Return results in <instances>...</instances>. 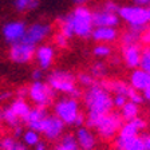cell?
I'll return each instance as SVG.
<instances>
[{
    "mask_svg": "<svg viewBox=\"0 0 150 150\" xmlns=\"http://www.w3.org/2000/svg\"><path fill=\"white\" fill-rule=\"evenodd\" d=\"M83 102L87 109L84 123L90 129H94L98 119L111 112L114 107L111 93L99 82L86 88V91L83 93Z\"/></svg>",
    "mask_w": 150,
    "mask_h": 150,
    "instance_id": "cell-1",
    "label": "cell"
},
{
    "mask_svg": "<svg viewBox=\"0 0 150 150\" xmlns=\"http://www.w3.org/2000/svg\"><path fill=\"white\" fill-rule=\"evenodd\" d=\"M54 114L58 115L66 125L81 127L86 122V115L81 111V106L76 98L70 95L62 97L54 102Z\"/></svg>",
    "mask_w": 150,
    "mask_h": 150,
    "instance_id": "cell-2",
    "label": "cell"
},
{
    "mask_svg": "<svg viewBox=\"0 0 150 150\" xmlns=\"http://www.w3.org/2000/svg\"><path fill=\"white\" fill-rule=\"evenodd\" d=\"M76 81L78 79H76V76H74V74L69 71H63V70L52 71L47 78V83L56 93H63L66 95L79 99L81 97H83V93L76 86Z\"/></svg>",
    "mask_w": 150,
    "mask_h": 150,
    "instance_id": "cell-3",
    "label": "cell"
},
{
    "mask_svg": "<svg viewBox=\"0 0 150 150\" xmlns=\"http://www.w3.org/2000/svg\"><path fill=\"white\" fill-rule=\"evenodd\" d=\"M66 18L71 24L75 36L84 39L93 35V31L95 28L93 22V12L86 6H78Z\"/></svg>",
    "mask_w": 150,
    "mask_h": 150,
    "instance_id": "cell-4",
    "label": "cell"
},
{
    "mask_svg": "<svg viewBox=\"0 0 150 150\" xmlns=\"http://www.w3.org/2000/svg\"><path fill=\"white\" fill-rule=\"evenodd\" d=\"M119 18L125 20L129 24V27L137 28L139 31H145L147 28V23L150 22L149 8L142 6H126L121 7L118 12Z\"/></svg>",
    "mask_w": 150,
    "mask_h": 150,
    "instance_id": "cell-5",
    "label": "cell"
},
{
    "mask_svg": "<svg viewBox=\"0 0 150 150\" xmlns=\"http://www.w3.org/2000/svg\"><path fill=\"white\" fill-rule=\"evenodd\" d=\"M56 91L48 83L42 81H34L28 86V99L39 107H48L54 103Z\"/></svg>",
    "mask_w": 150,
    "mask_h": 150,
    "instance_id": "cell-6",
    "label": "cell"
},
{
    "mask_svg": "<svg viewBox=\"0 0 150 150\" xmlns=\"http://www.w3.org/2000/svg\"><path fill=\"white\" fill-rule=\"evenodd\" d=\"M122 125H123V118L119 112H109L106 115L100 117L97 121L94 129L98 133L102 139H112L119 133Z\"/></svg>",
    "mask_w": 150,
    "mask_h": 150,
    "instance_id": "cell-7",
    "label": "cell"
},
{
    "mask_svg": "<svg viewBox=\"0 0 150 150\" xmlns=\"http://www.w3.org/2000/svg\"><path fill=\"white\" fill-rule=\"evenodd\" d=\"M35 54H36L35 46L27 43L24 40L11 44V48H9V58H11L12 62L18 63V64L30 63L35 58Z\"/></svg>",
    "mask_w": 150,
    "mask_h": 150,
    "instance_id": "cell-8",
    "label": "cell"
},
{
    "mask_svg": "<svg viewBox=\"0 0 150 150\" xmlns=\"http://www.w3.org/2000/svg\"><path fill=\"white\" fill-rule=\"evenodd\" d=\"M64 127L66 123L59 118L58 115L52 114V115H48L44 122L43 126V131L42 134L44 135V138L51 142H56L63 134H64Z\"/></svg>",
    "mask_w": 150,
    "mask_h": 150,
    "instance_id": "cell-9",
    "label": "cell"
},
{
    "mask_svg": "<svg viewBox=\"0 0 150 150\" xmlns=\"http://www.w3.org/2000/svg\"><path fill=\"white\" fill-rule=\"evenodd\" d=\"M27 25L24 22H9L7 23L3 27V36L6 39L7 43L9 44H15L22 42L25 36V32H27Z\"/></svg>",
    "mask_w": 150,
    "mask_h": 150,
    "instance_id": "cell-10",
    "label": "cell"
},
{
    "mask_svg": "<svg viewBox=\"0 0 150 150\" xmlns=\"http://www.w3.org/2000/svg\"><path fill=\"white\" fill-rule=\"evenodd\" d=\"M50 34H51L50 24H46V23H34V24H31L27 28V32H25V36L23 40L30 44L36 46L38 43L43 42Z\"/></svg>",
    "mask_w": 150,
    "mask_h": 150,
    "instance_id": "cell-11",
    "label": "cell"
},
{
    "mask_svg": "<svg viewBox=\"0 0 150 150\" xmlns=\"http://www.w3.org/2000/svg\"><path fill=\"white\" fill-rule=\"evenodd\" d=\"M48 115H50V114H48L46 107H39V106L31 107V111L28 112L24 123L27 125L28 129L42 133V131H43L44 122H46V119Z\"/></svg>",
    "mask_w": 150,
    "mask_h": 150,
    "instance_id": "cell-12",
    "label": "cell"
},
{
    "mask_svg": "<svg viewBox=\"0 0 150 150\" xmlns=\"http://www.w3.org/2000/svg\"><path fill=\"white\" fill-rule=\"evenodd\" d=\"M142 48L139 43L129 44V46H122V60L129 69H139L141 58H142Z\"/></svg>",
    "mask_w": 150,
    "mask_h": 150,
    "instance_id": "cell-13",
    "label": "cell"
},
{
    "mask_svg": "<svg viewBox=\"0 0 150 150\" xmlns=\"http://www.w3.org/2000/svg\"><path fill=\"white\" fill-rule=\"evenodd\" d=\"M75 137H76V141H78L79 146H81V150H94L98 144L95 134H94L93 131H91V129L87 127V126L76 127Z\"/></svg>",
    "mask_w": 150,
    "mask_h": 150,
    "instance_id": "cell-14",
    "label": "cell"
},
{
    "mask_svg": "<svg viewBox=\"0 0 150 150\" xmlns=\"http://www.w3.org/2000/svg\"><path fill=\"white\" fill-rule=\"evenodd\" d=\"M115 150H146L144 144V138L139 135L135 137H121L117 135L114 139Z\"/></svg>",
    "mask_w": 150,
    "mask_h": 150,
    "instance_id": "cell-15",
    "label": "cell"
},
{
    "mask_svg": "<svg viewBox=\"0 0 150 150\" xmlns=\"http://www.w3.org/2000/svg\"><path fill=\"white\" fill-rule=\"evenodd\" d=\"M35 59L38 62L39 69L42 70H48L52 66L54 59H55V50L50 44H42L40 47L36 48V54H35Z\"/></svg>",
    "mask_w": 150,
    "mask_h": 150,
    "instance_id": "cell-16",
    "label": "cell"
},
{
    "mask_svg": "<svg viewBox=\"0 0 150 150\" xmlns=\"http://www.w3.org/2000/svg\"><path fill=\"white\" fill-rule=\"evenodd\" d=\"M146 126H147L146 121L144 118H141V117H137V118L131 119V121L125 122L122 125L118 135H121V137H135L142 130H145Z\"/></svg>",
    "mask_w": 150,
    "mask_h": 150,
    "instance_id": "cell-17",
    "label": "cell"
},
{
    "mask_svg": "<svg viewBox=\"0 0 150 150\" xmlns=\"http://www.w3.org/2000/svg\"><path fill=\"white\" fill-rule=\"evenodd\" d=\"M93 22L95 27H115L119 23V15L100 9L93 12Z\"/></svg>",
    "mask_w": 150,
    "mask_h": 150,
    "instance_id": "cell-18",
    "label": "cell"
},
{
    "mask_svg": "<svg viewBox=\"0 0 150 150\" xmlns=\"http://www.w3.org/2000/svg\"><path fill=\"white\" fill-rule=\"evenodd\" d=\"M130 86L138 91H145L147 87H150V74L142 69L133 70L130 75Z\"/></svg>",
    "mask_w": 150,
    "mask_h": 150,
    "instance_id": "cell-19",
    "label": "cell"
},
{
    "mask_svg": "<svg viewBox=\"0 0 150 150\" xmlns=\"http://www.w3.org/2000/svg\"><path fill=\"white\" fill-rule=\"evenodd\" d=\"M91 38L100 43H110L118 38V31L115 27H95Z\"/></svg>",
    "mask_w": 150,
    "mask_h": 150,
    "instance_id": "cell-20",
    "label": "cell"
},
{
    "mask_svg": "<svg viewBox=\"0 0 150 150\" xmlns=\"http://www.w3.org/2000/svg\"><path fill=\"white\" fill-rule=\"evenodd\" d=\"M54 150H81V146L76 141L75 134L66 133L55 142Z\"/></svg>",
    "mask_w": 150,
    "mask_h": 150,
    "instance_id": "cell-21",
    "label": "cell"
},
{
    "mask_svg": "<svg viewBox=\"0 0 150 150\" xmlns=\"http://www.w3.org/2000/svg\"><path fill=\"white\" fill-rule=\"evenodd\" d=\"M0 150H28V146L15 135H3L0 137Z\"/></svg>",
    "mask_w": 150,
    "mask_h": 150,
    "instance_id": "cell-22",
    "label": "cell"
},
{
    "mask_svg": "<svg viewBox=\"0 0 150 150\" xmlns=\"http://www.w3.org/2000/svg\"><path fill=\"white\" fill-rule=\"evenodd\" d=\"M0 112H1V119H3V122L6 123L7 126H9L12 130L13 129H16V127H19V126H23L22 125L23 121L12 111V109L9 107V105L4 106L3 109L0 110Z\"/></svg>",
    "mask_w": 150,
    "mask_h": 150,
    "instance_id": "cell-23",
    "label": "cell"
},
{
    "mask_svg": "<svg viewBox=\"0 0 150 150\" xmlns=\"http://www.w3.org/2000/svg\"><path fill=\"white\" fill-rule=\"evenodd\" d=\"M9 107L12 109V111L15 112L19 118L22 119L23 123H24L25 118H27L28 112L31 111V107H30V105H28L27 100L23 99V98H16L15 100H12V102L9 103Z\"/></svg>",
    "mask_w": 150,
    "mask_h": 150,
    "instance_id": "cell-24",
    "label": "cell"
},
{
    "mask_svg": "<svg viewBox=\"0 0 150 150\" xmlns=\"http://www.w3.org/2000/svg\"><path fill=\"white\" fill-rule=\"evenodd\" d=\"M138 114H139V105L131 102V100H129L125 106L121 109V115H122V118H123L125 122L137 118Z\"/></svg>",
    "mask_w": 150,
    "mask_h": 150,
    "instance_id": "cell-25",
    "label": "cell"
},
{
    "mask_svg": "<svg viewBox=\"0 0 150 150\" xmlns=\"http://www.w3.org/2000/svg\"><path fill=\"white\" fill-rule=\"evenodd\" d=\"M142 32H144V31H139V30H137V28H131L130 27L121 38L122 46H129V44H137V43H139Z\"/></svg>",
    "mask_w": 150,
    "mask_h": 150,
    "instance_id": "cell-26",
    "label": "cell"
},
{
    "mask_svg": "<svg viewBox=\"0 0 150 150\" xmlns=\"http://www.w3.org/2000/svg\"><path fill=\"white\" fill-rule=\"evenodd\" d=\"M22 141L24 142L27 146H36L39 142H40V133L39 131H35V130H31L28 129L23 133L22 135Z\"/></svg>",
    "mask_w": 150,
    "mask_h": 150,
    "instance_id": "cell-27",
    "label": "cell"
},
{
    "mask_svg": "<svg viewBox=\"0 0 150 150\" xmlns=\"http://www.w3.org/2000/svg\"><path fill=\"white\" fill-rule=\"evenodd\" d=\"M76 79H78L79 84L82 87H86V88L91 87L94 83H97V79L91 75V72H79Z\"/></svg>",
    "mask_w": 150,
    "mask_h": 150,
    "instance_id": "cell-28",
    "label": "cell"
},
{
    "mask_svg": "<svg viewBox=\"0 0 150 150\" xmlns=\"http://www.w3.org/2000/svg\"><path fill=\"white\" fill-rule=\"evenodd\" d=\"M90 72L95 79L105 78V75H106V66H105V63H102V62L94 63V64L91 66Z\"/></svg>",
    "mask_w": 150,
    "mask_h": 150,
    "instance_id": "cell-29",
    "label": "cell"
},
{
    "mask_svg": "<svg viewBox=\"0 0 150 150\" xmlns=\"http://www.w3.org/2000/svg\"><path fill=\"white\" fill-rule=\"evenodd\" d=\"M93 54L97 58H109L111 55V48L107 44H98V46L94 47Z\"/></svg>",
    "mask_w": 150,
    "mask_h": 150,
    "instance_id": "cell-30",
    "label": "cell"
},
{
    "mask_svg": "<svg viewBox=\"0 0 150 150\" xmlns=\"http://www.w3.org/2000/svg\"><path fill=\"white\" fill-rule=\"evenodd\" d=\"M139 69L145 70L150 74V47H145L142 51V58H141V66Z\"/></svg>",
    "mask_w": 150,
    "mask_h": 150,
    "instance_id": "cell-31",
    "label": "cell"
},
{
    "mask_svg": "<svg viewBox=\"0 0 150 150\" xmlns=\"http://www.w3.org/2000/svg\"><path fill=\"white\" fill-rule=\"evenodd\" d=\"M38 4V0H16L15 1V7L19 11H25V9L34 8Z\"/></svg>",
    "mask_w": 150,
    "mask_h": 150,
    "instance_id": "cell-32",
    "label": "cell"
},
{
    "mask_svg": "<svg viewBox=\"0 0 150 150\" xmlns=\"http://www.w3.org/2000/svg\"><path fill=\"white\" fill-rule=\"evenodd\" d=\"M54 43H55V46L59 47V48H64V47H67V44H69V38L59 31L54 36Z\"/></svg>",
    "mask_w": 150,
    "mask_h": 150,
    "instance_id": "cell-33",
    "label": "cell"
},
{
    "mask_svg": "<svg viewBox=\"0 0 150 150\" xmlns=\"http://www.w3.org/2000/svg\"><path fill=\"white\" fill-rule=\"evenodd\" d=\"M112 102H114V107L122 109L129 102V98L126 95H122V94H115V95H112Z\"/></svg>",
    "mask_w": 150,
    "mask_h": 150,
    "instance_id": "cell-34",
    "label": "cell"
},
{
    "mask_svg": "<svg viewBox=\"0 0 150 150\" xmlns=\"http://www.w3.org/2000/svg\"><path fill=\"white\" fill-rule=\"evenodd\" d=\"M129 100H131V102L137 103V105H141V103L145 100L144 94H141V91L135 90V88H131L130 94H129Z\"/></svg>",
    "mask_w": 150,
    "mask_h": 150,
    "instance_id": "cell-35",
    "label": "cell"
},
{
    "mask_svg": "<svg viewBox=\"0 0 150 150\" xmlns=\"http://www.w3.org/2000/svg\"><path fill=\"white\" fill-rule=\"evenodd\" d=\"M119 8H121V7H119L115 1H112V0L106 1V3H105V6H103V9H105V11L111 12V13H118L119 12Z\"/></svg>",
    "mask_w": 150,
    "mask_h": 150,
    "instance_id": "cell-36",
    "label": "cell"
},
{
    "mask_svg": "<svg viewBox=\"0 0 150 150\" xmlns=\"http://www.w3.org/2000/svg\"><path fill=\"white\" fill-rule=\"evenodd\" d=\"M141 42L145 44L146 47H150V27H147L142 35H141Z\"/></svg>",
    "mask_w": 150,
    "mask_h": 150,
    "instance_id": "cell-37",
    "label": "cell"
},
{
    "mask_svg": "<svg viewBox=\"0 0 150 150\" xmlns=\"http://www.w3.org/2000/svg\"><path fill=\"white\" fill-rule=\"evenodd\" d=\"M42 71H43L42 69L34 70V71H32V79H34V81H42V76H43Z\"/></svg>",
    "mask_w": 150,
    "mask_h": 150,
    "instance_id": "cell-38",
    "label": "cell"
},
{
    "mask_svg": "<svg viewBox=\"0 0 150 150\" xmlns=\"http://www.w3.org/2000/svg\"><path fill=\"white\" fill-rule=\"evenodd\" d=\"M18 98H23V99L28 98V87H22L20 88V90L18 91Z\"/></svg>",
    "mask_w": 150,
    "mask_h": 150,
    "instance_id": "cell-39",
    "label": "cell"
},
{
    "mask_svg": "<svg viewBox=\"0 0 150 150\" xmlns=\"http://www.w3.org/2000/svg\"><path fill=\"white\" fill-rule=\"evenodd\" d=\"M12 93L11 91H0V102H3V100H7L11 98Z\"/></svg>",
    "mask_w": 150,
    "mask_h": 150,
    "instance_id": "cell-40",
    "label": "cell"
},
{
    "mask_svg": "<svg viewBox=\"0 0 150 150\" xmlns=\"http://www.w3.org/2000/svg\"><path fill=\"white\" fill-rule=\"evenodd\" d=\"M142 138H144V144L146 150H150V134H144Z\"/></svg>",
    "mask_w": 150,
    "mask_h": 150,
    "instance_id": "cell-41",
    "label": "cell"
},
{
    "mask_svg": "<svg viewBox=\"0 0 150 150\" xmlns=\"http://www.w3.org/2000/svg\"><path fill=\"white\" fill-rule=\"evenodd\" d=\"M133 1H134V4H137V6H142V7L149 6L150 7V0H133Z\"/></svg>",
    "mask_w": 150,
    "mask_h": 150,
    "instance_id": "cell-42",
    "label": "cell"
},
{
    "mask_svg": "<svg viewBox=\"0 0 150 150\" xmlns=\"http://www.w3.org/2000/svg\"><path fill=\"white\" fill-rule=\"evenodd\" d=\"M34 150H48V147H47V145L44 144V142H42V141H40V142L35 146Z\"/></svg>",
    "mask_w": 150,
    "mask_h": 150,
    "instance_id": "cell-43",
    "label": "cell"
},
{
    "mask_svg": "<svg viewBox=\"0 0 150 150\" xmlns=\"http://www.w3.org/2000/svg\"><path fill=\"white\" fill-rule=\"evenodd\" d=\"M142 94H144L145 100H149V102H150V87H147L145 91H142Z\"/></svg>",
    "mask_w": 150,
    "mask_h": 150,
    "instance_id": "cell-44",
    "label": "cell"
},
{
    "mask_svg": "<svg viewBox=\"0 0 150 150\" xmlns=\"http://www.w3.org/2000/svg\"><path fill=\"white\" fill-rule=\"evenodd\" d=\"M72 1H74V3H76L78 6H84V3H86V1H88V0H72Z\"/></svg>",
    "mask_w": 150,
    "mask_h": 150,
    "instance_id": "cell-45",
    "label": "cell"
},
{
    "mask_svg": "<svg viewBox=\"0 0 150 150\" xmlns=\"http://www.w3.org/2000/svg\"><path fill=\"white\" fill-rule=\"evenodd\" d=\"M1 121H3V119H1V112H0V122H1Z\"/></svg>",
    "mask_w": 150,
    "mask_h": 150,
    "instance_id": "cell-46",
    "label": "cell"
},
{
    "mask_svg": "<svg viewBox=\"0 0 150 150\" xmlns=\"http://www.w3.org/2000/svg\"><path fill=\"white\" fill-rule=\"evenodd\" d=\"M149 15H150V7H149Z\"/></svg>",
    "mask_w": 150,
    "mask_h": 150,
    "instance_id": "cell-47",
    "label": "cell"
}]
</instances>
